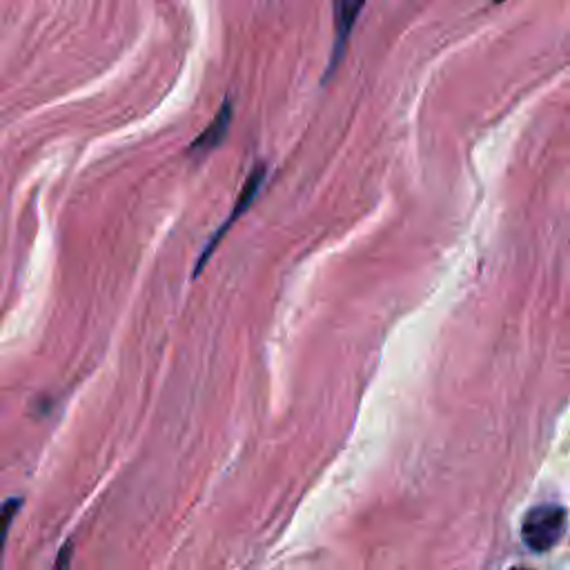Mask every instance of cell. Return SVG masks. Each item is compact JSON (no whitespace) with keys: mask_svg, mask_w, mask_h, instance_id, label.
<instances>
[{"mask_svg":"<svg viewBox=\"0 0 570 570\" xmlns=\"http://www.w3.org/2000/svg\"><path fill=\"white\" fill-rule=\"evenodd\" d=\"M568 530V512L559 503H537L521 521V541L528 550L543 554L552 550Z\"/></svg>","mask_w":570,"mask_h":570,"instance_id":"cell-1","label":"cell"},{"mask_svg":"<svg viewBox=\"0 0 570 570\" xmlns=\"http://www.w3.org/2000/svg\"><path fill=\"white\" fill-rule=\"evenodd\" d=\"M265 174H267L265 163H256V165L252 167V171L247 174V178H245V183H243V187H240V191H238V198H236V203H234L229 216L220 223V227L214 232V236L209 238V243H207L205 249L200 252L198 263H196V267H194V278L200 274L203 265L209 261L212 252H214V249L218 247V243L227 236V232L234 227V223L249 209V205L254 203V198L258 196V191H261V187H263V183H265Z\"/></svg>","mask_w":570,"mask_h":570,"instance_id":"cell-2","label":"cell"},{"mask_svg":"<svg viewBox=\"0 0 570 570\" xmlns=\"http://www.w3.org/2000/svg\"><path fill=\"white\" fill-rule=\"evenodd\" d=\"M367 4V0H332V27H334V38H332V51H330V62H327V71H325V80L334 73V69L341 65L354 24L363 11V7Z\"/></svg>","mask_w":570,"mask_h":570,"instance_id":"cell-3","label":"cell"},{"mask_svg":"<svg viewBox=\"0 0 570 570\" xmlns=\"http://www.w3.org/2000/svg\"><path fill=\"white\" fill-rule=\"evenodd\" d=\"M229 125H232V102H229V100H223L220 107H218V111L214 114L212 122H209V125L196 136V140L189 145L187 154H189V156H198V158L212 154V151L225 140V136H227V131H229Z\"/></svg>","mask_w":570,"mask_h":570,"instance_id":"cell-4","label":"cell"},{"mask_svg":"<svg viewBox=\"0 0 570 570\" xmlns=\"http://www.w3.org/2000/svg\"><path fill=\"white\" fill-rule=\"evenodd\" d=\"M22 508V499L20 497H11L0 505V559L4 552V543H7V534L13 525V519L18 514V510Z\"/></svg>","mask_w":570,"mask_h":570,"instance_id":"cell-5","label":"cell"},{"mask_svg":"<svg viewBox=\"0 0 570 570\" xmlns=\"http://www.w3.org/2000/svg\"><path fill=\"white\" fill-rule=\"evenodd\" d=\"M510 570H532V568H510Z\"/></svg>","mask_w":570,"mask_h":570,"instance_id":"cell-6","label":"cell"},{"mask_svg":"<svg viewBox=\"0 0 570 570\" xmlns=\"http://www.w3.org/2000/svg\"><path fill=\"white\" fill-rule=\"evenodd\" d=\"M492 2H497V4H499V2H505V0H492Z\"/></svg>","mask_w":570,"mask_h":570,"instance_id":"cell-7","label":"cell"}]
</instances>
